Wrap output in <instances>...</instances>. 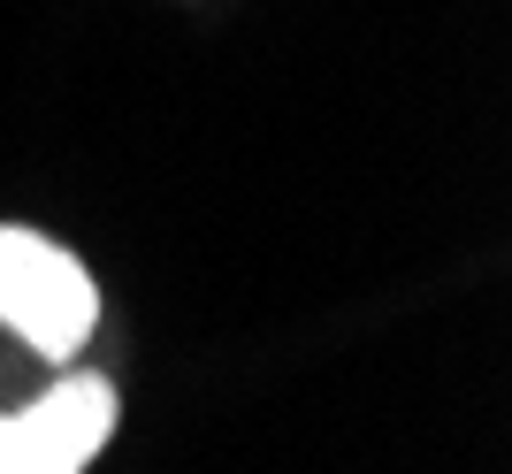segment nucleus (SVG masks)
Returning a JSON list of instances; mask_svg holds the SVG:
<instances>
[{"label":"nucleus","mask_w":512,"mask_h":474,"mask_svg":"<svg viewBox=\"0 0 512 474\" xmlns=\"http://www.w3.org/2000/svg\"><path fill=\"white\" fill-rule=\"evenodd\" d=\"M0 322L39 360H69L100 322V291H92L85 260L39 230L0 222Z\"/></svg>","instance_id":"1"},{"label":"nucleus","mask_w":512,"mask_h":474,"mask_svg":"<svg viewBox=\"0 0 512 474\" xmlns=\"http://www.w3.org/2000/svg\"><path fill=\"white\" fill-rule=\"evenodd\" d=\"M115 436V383L69 375L0 421V474H85Z\"/></svg>","instance_id":"2"}]
</instances>
